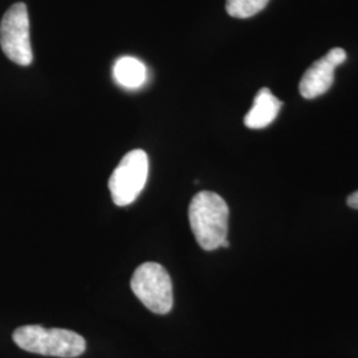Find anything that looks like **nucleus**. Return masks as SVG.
Here are the masks:
<instances>
[{"label":"nucleus","mask_w":358,"mask_h":358,"mask_svg":"<svg viewBox=\"0 0 358 358\" xmlns=\"http://www.w3.org/2000/svg\"><path fill=\"white\" fill-rule=\"evenodd\" d=\"M348 205L350 206L352 208L358 210V192H353V194L348 198Z\"/></svg>","instance_id":"10"},{"label":"nucleus","mask_w":358,"mask_h":358,"mask_svg":"<svg viewBox=\"0 0 358 358\" xmlns=\"http://www.w3.org/2000/svg\"><path fill=\"white\" fill-rule=\"evenodd\" d=\"M149 174V158L141 149L129 152L109 178V190L117 206L133 203L141 194Z\"/></svg>","instance_id":"4"},{"label":"nucleus","mask_w":358,"mask_h":358,"mask_svg":"<svg viewBox=\"0 0 358 358\" xmlns=\"http://www.w3.org/2000/svg\"><path fill=\"white\" fill-rule=\"evenodd\" d=\"M282 103L268 90H259L252 108L244 117V125L250 129H264L271 125L282 109Z\"/></svg>","instance_id":"7"},{"label":"nucleus","mask_w":358,"mask_h":358,"mask_svg":"<svg viewBox=\"0 0 358 358\" xmlns=\"http://www.w3.org/2000/svg\"><path fill=\"white\" fill-rule=\"evenodd\" d=\"M13 338L20 349L41 356L75 358L87 349L84 337L78 333L41 325L20 327L13 332Z\"/></svg>","instance_id":"2"},{"label":"nucleus","mask_w":358,"mask_h":358,"mask_svg":"<svg viewBox=\"0 0 358 358\" xmlns=\"http://www.w3.org/2000/svg\"><path fill=\"white\" fill-rule=\"evenodd\" d=\"M269 0H227L226 11L236 19H247L263 11Z\"/></svg>","instance_id":"9"},{"label":"nucleus","mask_w":358,"mask_h":358,"mask_svg":"<svg viewBox=\"0 0 358 358\" xmlns=\"http://www.w3.org/2000/svg\"><path fill=\"white\" fill-rule=\"evenodd\" d=\"M0 47L15 64L27 66L34 60L29 38V17L24 3H16L0 23Z\"/></svg>","instance_id":"5"},{"label":"nucleus","mask_w":358,"mask_h":358,"mask_svg":"<svg viewBox=\"0 0 358 358\" xmlns=\"http://www.w3.org/2000/svg\"><path fill=\"white\" fill-rule=\"evenodd\" d=\"M130 287L142 304L157 315H166L173 308V282L165 267L143 263L134 271Z\"/></svg>","instance_id":"3"},{"label":"nucleus","mask_w":358,"mask_h":358,"mask_svg":"<svg viewBox=\"0 0 358 358\" xmlns=\"http://www.w3.org/2000/svg\"><path fill=\"white\" fill-rule=\"evenodd\" d=\"M146 66L136 57L125 56L115 62L113 77L115 81L127 90H138L146 81Z\"/></svg>","instance_id":"8"},{"label":"nucleus","mask_w":358,"mask_h":358,"mask_svg":"<svg viewBox=\"0 0 358 358\" xmlns=\"http://www.w3.org/2000/svg\"><path fill=\"white\" fill-rule=\"evenodd\" d=\"M346 52L343 48H333L324 57L316 60L306 71L299 90L304 99L312 100L331 90L334 81V69L344 64Z\"/></svg>","instance_id":"6"},{"label":"nucleus","mask_w":358,"mask_h":358,"mask_svg":"<svg viewBox=\"0 0 358 358\" xmlns=\"http://www.w3.org/2000/svg\"><path fill=\"white\" fill-rule=\"evenodd\" d=\"M229 217V206L217 192H201L192 198L189 220L195 241L206 251H214L227 241Z\"/></svg>","instance_id":"1"}]
</instances>
